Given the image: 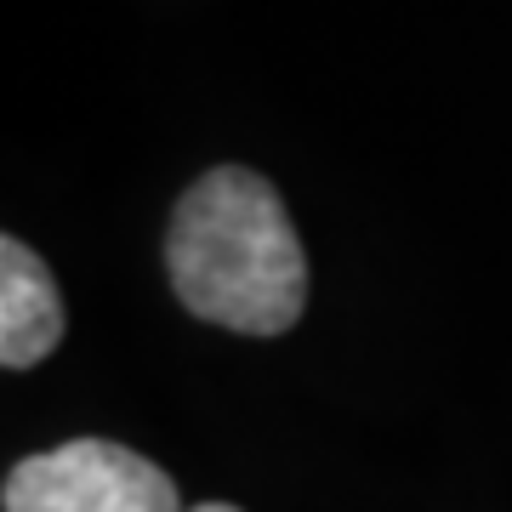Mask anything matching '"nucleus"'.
<instances>
[{
	"label": "nucleus",
	"mask_w": 512,
	"mask_h": 512,
	"mask_svg": "<svg viewBox=\"0 0 512 512\" xmlns=\"http://www.w3.org/2000/svg\"><path fill=\"white\" fill-rule=\"evenodd\" d=\"M194 512H239V507H222V501H205V507H194Z\"/></svg>",
	"instance_id": "obj_4"
},
{
	"label": "nucleus",
	"mask_w": 512,
	"mask_h": 512,
	"mask_svg": "<svg viewBox=\"0 0 512 512\" xmlns=\"http://www.w3.org/2000/svg\"><path fill=\"white\" fill-rule=\"evenodd\" d=\"M165 268L183 308L239 336H285L308 308V256L285 200L245 165H217L177 200Z\"/></svg>",
	"instance_id": "obj_1"
},
{
	"label": "nucleus",
	"mask_w": 512,
	"mask_h": 512,
	"mask_svg": "<svg viewBox=\"0 0 512 512\" xmlns=\"http://www.w3.org/2000/svg\"><path fill=\"white\" fill-rule=\"evenodd\" d=\"M0 501L6 512H183L165 467L114 439H69L18 461Z\"/></svg>",
	"instance_id": "obj_2"
},
{
	"label": "nucleus",
	"mask_w": 512,
	"mask_h": 512,
	"mask_svg": "<svg viewBox=\"0 0 512 512\" xmlns=\"http://www.w3.org/2000/svg\"><path fill=\"white\" fill-rule=\"evenodd\" d=\"M63 342V296L23 239H0V359L29 370Z\"/></svg>",
	"instance_id": "obj_3"
}]
</instances>
